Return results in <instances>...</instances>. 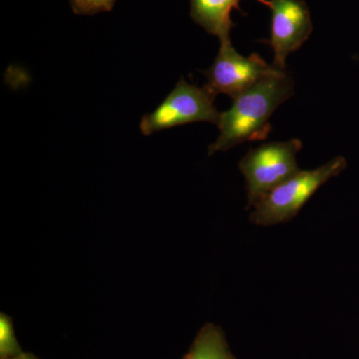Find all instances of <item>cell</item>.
I'll return each mask as SVG.
<instances>
[{
    "label": "cell",
    "instance_id": "5b68a950",
    "mask_svg": "<svg viewBox=\"0 0 359 359\" xmlns=\"http://www.w3.org/2000/svg\"><path fill=\"white\" fill-rule=\"evenodd\" d=\"M280 70L269 65L257 53L248 57L241 55L231 39L219 42L218 55L209 69L203 71L207 77L205 88L214 96L224 94L235 98L263 78Z\"/></svg>",
    "mask_w": 359,
    "mask_h": 359
},
{
    "label": "cell",
    "instance_id": "8fae6325",
    "mask_svg": "<svg viewBox=\"0 0 359 359\" xmlns=\"http://www.w3.org/2000/svg\"><path fill=\"white\" fill-rule=\"evenodd\" d=\"M8 359H39L36 356L33 355L32 353H22L20 355L15 356V358Z\"/></svg>",
    "mask_w": 359,
    "mask_h": 359
},
{
    "label": "cell",
    "instance_id": "277c9868",
    "mask_svg": "<svg viewBox=\"0 0 359 359\" xmlns=\"http://www.w3.org/2000/svg\"><path fill=\"white\" fill-rule=\"evenodd\" d=\"M215 98L205 87L179 80L173 91L152 113L143 116L140 130L145 136L195 122H209L218 126L221 113L215 106Z\"/></svg>",
    "mask_w": 359,
    "mask_h": 359
},
{
    "label": "cell",
    "instance_id": "ba28073f",
    "mask_svg": "<svg viewBox=\"0 0 359 359\" xmlns=\"http://www.w3.org/2000/svg\"><path fill=\"white\" fill-rule=\"evenodd\" d=\"M183 359H235L230 353L222 330L214 325L201 330L190 351Z\"/></svg>",
    "mask_w": 359,
    "mask_h": 359
},
{
    "label": "cell",
    "instance_id": "9c48e42d",
    "mask_svg": "<svg viewBox=\"0 0 359 359\" xmlns=\"http://www.w3.org/2000/svg\"><path fill=\"white\" fill-rule=\"evenodd\" d=\"M22 353L14 332L13 320L6 313L0 314V359L15 358Z\"/></svg>",
    "mask_w": 359,
    "mask_h": 359
},
{
    "label": "cell",
    "instance_id": "30bf717a",
    "mask_svg": "<svg viewBox=\"0 0 359 359\" xmlns=\"http://www.w3.org/2000/svg\"><path fill=\"white\" fill-rule=\"evenodd\" d=\"M73 11L78 15H94V14L111 11L116 0H69Z\"/></svg>",
    "mask_w": 359,
    "mask_h": 359
},
{
    "label": "cell",
    "instance_id": "52a82bcc",
    "mask_svg": "<svg viewBox=\"0 0 359 359\" xmlns=\"http://www.w3.org/2000/svg\"><path fill=\"white\" fill-rule=\"evenodd\" d=\"M242 0H190L191 18L194 22L209 33L218 37L219 42L230 40L231 28L236 27L231 20V11L237 9L241 13L240 2ZM264 6H269V0H257Z\"/></svg>",
    "mask_w": 359,
    "mask_h": 359
},
{
    "label": "cell",
    "instance_id": "3957f363",
    "mask_svg": "<svg viewBox=\"0 0 359 359\" xmlns=\"http://www.w3.org/2000/svg\"><path fill=\"white\" fill-rule=\"evenodd\" d=\"M302 148L299 139H290L250 149L238 164L247 183L249 205H254L275 187L301 171L297 154Z\"/></svg>",
    "mask_w": 359,
    "mask_h": 359
},
{
    "label": "cell",
    "instance_id": "8992f818",
    "mask_svg": "<svg viewBox=\"0 0 359 359\" xmlns=\"http://www.w3.org/2000/svg\"><path fill=\"white\" fill-rule=\"evenodd\" d=\"M271 11V37L266 43L273 48V65L285 70V61L299 50L313 30L308 4L304 0H269Z\"/></svg>",
    "mask_w": 359,
    "mask_h": 359
},
{
    "label": "cell",
    "instance_id": "6da1fadb",
    "mask_svg": "<svg viewBox=\"0 0 359 359\" xmlns=\"http://www.w3.org/2000/svg\"><path fill=\"white\" fill-rule=\"evenodd\" d=\"M294 94V79L285 70L276 71L238 94L233 98L230 109L221 113L219 135L208 148L209 155L245 142L266 140L273 129L271 115Z\"/></svg>",
    "mask_w": 359,
    "mask_h": 359
},
{
    "label": "cell",
    "instance_id": "7a4b0ae2",
    "mask_svg": "<svg viewBox=\"0 0 359 359\" xmlns=\"http://www.w3.org/2000/svg\"><path fill=\"white\" fill-rule=\"evenodd\" d=\"M346 160L337 157L323 166L301 171L275 187L252 205V223L273 226L294 218L304 204L328 180L346 168Z\"/></svg>",
    "mask_w": 359,
    "mask_h": 359
}]
</instances>
